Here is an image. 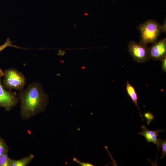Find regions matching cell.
Listing matches in <instances>:
<instances>
[{
  "instance_id": "1",
  "label": "cell",
  "mask_w": 166,
  "mask_h": 166,
  "mask_svg": "<svg viewBox=\"0 0 166 166\" xmlns=\"http://www.w3.org/2000/svg\"><path fill=\"white\" fill-rule=\"evenodd\" d=\"M22 119L27 120L44 111L49 102V96L42 84L37 82L30 84L18 95Z\"/></svg>"
},
{
  "instance_id": "2",
  "label": "cell",
  "mask_w": 166,
  "mask_h": 166,
  "mask_svg": "<svg viewBox=\"0 0 166 166\" xmlns=\"http://www.w3.org/2000/svg\"><path fill=\"white\" fill-rule=\"evenodd\" d=\"M137 29L140 34L139 42L145 45L156 42L162 32L161 25L153 19L140 24Z\"/></svg>"
},
{
  "instance_id": "3",
  "label": "cell",
  "mask_w": 166,
  "mask_h": 166,
  "mask_svg": "<svg viewBox=\"0 0 166 166\" xmlns=\"http://www.w3.org/2000/svg\"><path fill=\"white\" fill-rule=\"evenodd\" d=\"M3 85L5 88L10 90L14 89L19 91L23 90L26 82L24 75L14 68L5 70Z\"/></svg>"
},
{
  "instance_id": "4",
  "label": "cell",
  "mask_w": 166,
  "mask_h": 166,
  "mask_svg": "<svg viewBox=\"0 0 166 166\" xmlns=\"http://www.w3.org/2000/svg\"><path fill=\"white\" fill-rule=\"evenodd\" d=\"M4 74V72L0 69V107L9 111L17 105L19 98L16 93L6 90L2 84L1 79Z\"/></svg>"
},
{
  "instance_id": "5",
  "label": "cell",
  "mask_w": 166,
  "mask_h": 166,
  "mask_svg": "<svg viewBox=\"0 0 166 166\" xmlns=\"http://www.w3.org/2000/svg\"><path fill=\"white\" fill-rule=\"evenodd\" d=\"M128 50L133 60L138 63H143L149 61V47L147 45L130 41L128 45Z\"/></svg>"
},
{
  "instance_id": "6",
  "label": "cell",
  "mask_w": 166,
  "mask_h": 166,
  "mask_svg": "<svg viewBox=\"0 0 166 166\" xmlns=\"http://www.w3.org/2000/svg\"><path fill=\"white\" fill-rule=\"evenodd\" d=\"M149 52L150 58L161 61L166 56V38H164L153 43L149 48Z\"/></svg>"
},
{
  "instance_id": "7",
  "label": "cell",
  "mask_w": 166,
  "mask_h": 166,
  "mask_svg": "<svg viewBox=\"0 0 166 166\" xmlns=\"http://www.w3.org/2000/svg\"><path fill=\"white\" fill-rule=\"evenodd\" d=\"M142 131L138 133L139 135L144 136L147 141L148 143H152L156 144L157 147L158 151L160 147V138L158 139L157 136L158 133L164 132L163 129H157L155 131H151L148 129L144 125L141 126Z\"/></svg>"
},
{
  "instance_id": "8",
  "label": "cell",
  "mask_w": 166,
  "mask_h": 166,
  "mask_svg": "<svg viewBox=\"0 0 166 166\" xmlns=\"http://www.w3.org/2000/svg\"><path fill=\"white\" fill-rule=\"evenodd\" d=\"M126 90L128 96L130 97L132 101L134 103L135 105L137 107L139 112L140 116L141 117L142 120L144 121V119L143 118V116L141 114L140 109L138 104L137 94L134 88L131 85L128 81H127L126 82Z\"/></svg>"
},
{
  "instance_id": "9",
  "label": "cell",
  "mask_w": 166,
  "mask_h": 166,
  "mask_svg": "<svg viewBox=\"0 0 166 166\" xmlns=\"http://www.w3.org/2000/svg\"><path fill=\"white\" fill-rule=\"evenodd\" d=\"M34 157V155L30 154L19 160H14L11 159L10 166H26L31 163Z\"/></svg>"
},
{
  "instance_id": "10",
  "label": "cell",
  "mask_w": 166,
  "mask_h": 166,
  "mask_svg": "<svg viewBox=\"0 0 166 166\" xmlns=\"http://www.w3.org/2000/svg\"><path fill=\"white\" fill-rule=\"evenodd\" d=\"M10 160L8 156V152L0 156V166H10Z\"/></svg>"
},
{
  "instance_id": "11",
  "label": "cell",
  "mask_w": 166,
  "mask_h": 166,
  "mask_svg": "<svg viewBox=\"0 0 166 166\" xmlns=\"http://www.w3.org/2000/svg\"><path fill=\"white\" fill-rule=\"evenodd\" d=\"M9 147L4 140L0 136V156L8 152Z\"/></svg>"
},
{
  "instance_id": "12",
  "label": "cell",
  "mask_w": 166,
  "mask_h": 166,
  "mask_svg": "<svg viewBox=\"0 0 166 166\" xmlns=\"http://www.w3.org/2000/svg\"><path fill=\"white\" fill-rule=\"evenodd\" d=\"M12 43L13 42L10 41V38H7L6 41L4 43L0 46V52L9 46L13 47L20 49H23V48L13 45Z\"/></svg>"
},
{
  "instance_id": "13",
  "label": "cell",
  "mask_w": 166,
  "mask_h": 166,
  "mask_svg": "<svg viewBox=\"0 0 166 166\" xmlns=\"http://www.w3.org/2000/svg\"><path fill=\"white\" fill-rule=\"evenodd\" d=\"M160 147L162 148V155L160 159H162L164 157L166 156V140H162L160 138Z\"/></svg>"
},
{
  "instance_id": "14",
  "label": "cell",
  "mask_w": 166,
  "mask_h": 166,
  "mask_svg": "<svg viewBox=\"0 0 166 166\" xmlns=\"http://www.w3.org/2000/svg\"><path fill=\"white\" fill-rule=\"evenodd\" d=\"M144 116L146 119L147 124L148 125L154 118V116L153 114L149 112L145 113L144 114Z\"/></svg>"
},
{
  "instance_id": "15",
  "label": "cell",
  "mask_w": 166,
  "mask_h": 166,
  "mask_svg": "<svg viewBox=\"0 0 166 166\" xmlns=\"http://www.w3.org/2000/svg\"><path fill=\"white\" fill-rule=\"evenodd\" d=\"M73 160L77 164L82 166H94L91 163L88 162H83L80 161L76 158H74Z\"/></svg>"
},
{
  "instance_id": "16",
  "label": "cell",
  "mask_w": 166,
  "mask_h": 166,
  "mask_svg": "<svg viewBox=\"0 0 166 166\" xmlns=\"http://www.w3.org/2000/svg\"><path fill=\"white\" fill-rule=\"evenodd\" d=\"M162 62V68L163 71L164 72H166V56L164 57L161 61Z\"/></svg>"
},
{
  "instance_id": "17",
  "label": "cell",
  "mask_w": 166,
  "mask_h": 166,
  "mask_svg": "<svg viewBox=\"0 0 166 166\" xmlns=\"http://www.w3.org/2000/svg\"><path fill=\"white\" fill-rule=\"evenodd\" d=\"M166 19L164 21L162 25H161L162 32L166 33Z\"/></svg>"
},
{
  "instance_id": "18",
  "label": "cell",
  "mask_w": 166,
  "mask_h": 166,
  "mask_svg": "<svg viewBox=\"0 0 166 166\" xmlns=\"http://www.w3.org/2000/svg\"><path fill=\"white\" fill-rule=\"evenodd\" d=\"M85 14L86 15H87L88 14L87 13H85Z\"/></svg>"
}]
</instances>
